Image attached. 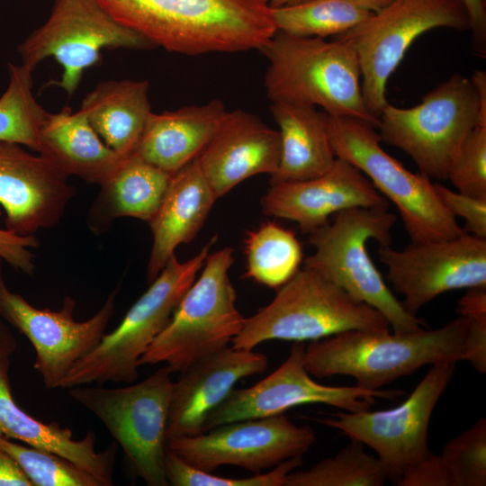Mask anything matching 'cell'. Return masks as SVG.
I'll return each instance as SVG.
<instances>
[{
    "label": "cell",
    "mask_w": 486,
    "mask_h": 486,
    "mask_svg": "<svg viewBox=\"0 0 486 486\" xmlns=\"http://www.w3.org/2000/svg\"><path fill=\"white\" fill-rule=\"evenodd\" d=\"M154 47L184 55L261 50L277 32L265 0H95Z\"/></svg>",
    "instance_id": "obj_1"
},
{
    "label": "cell",
    "mask_w": 486,
    "mask_h": 486,
    "mask_svg": "<svg viewBox=\"0 0 486 486\" xmlns=\"http://www.w3.org/2000/svg\"><path fill=\"white\" fill-rule=\"evenodd\" d=\"M468 323V318L459 315L436 329L347 330L311 341L303 363L317 378L351 376L361 388L381 390L424 365L464 361Z\"/></svg>",
    "instance_id": "obj_2"
},
{
    "label": "cell",
    "mask_w": 486,
    "mask_h": 486,
    "mask_svg": "<svg viewBox=\"0 0 486 486\" xmlns=\"http://www.w3.org/2000/svg\"><path fill=\"white\" fill-rule=\"evenodd\" d=\"M268 60L264 85L272 103L320 106L328 115L379 120L364 103L361 69L346 41L276 32L260 50Z\"/></svg>",
    "instance_id": "obj_3"
},
{
    "label": "cell",
    "mask_w": 486,
    "mask_h": 486,
    "mask_svg": "<svg viewBox=\"0 0 486 486\" xmlns=\"http://www.w3.org/2000/svg\"><path fill=\"white\" fill-rule=\"evenodd\" d=\"M486 122V73L454 75L428 92L420 104H388L379 116L381 140L409 155L419 173L446 180L467 135Z\"/></svg>",
    "instance_id": "obj_4"
},
{
    "label": "cell",
    "mask_w": 486,
    "mask_h": 486,
    "mask_svg": "<svg viewBox=\"0 0 486 486\" xmlns=\"http://www.w3.org/2000/svg\"><path fill=\"white\" fill-rule=\"evenodd\" d=\"M396 220V215L383 208L342 211L309 234L308 241L315 250L304 259V266L318 271L356 301L374 308L393 332L405 333L419 330L425 324L396 298L366 247L369 239L380 247L391 246Z\"/></svg>",
    "instance_id": "obj_5"
},
{
    "label": "cell",
    "mask_w": 486,
    "mask_h": 486,
    "mask_svg": "<svg viewBox=\"0 0 486 486\" xmlns=\"http://www.w3.org/2000/svg\"><path fill=\"white\" fill-rule=\"evenodd\" d=\"M374 308L357 302L318 271L303 267L273 301L247 318L231 346L254 349L268 340L316 341L352 329H389Z\"/></svg>",
    "instance_id": "obj_6"
},
{
    "label": "cell",
    "mask_w": 486,
    "mask_h": 486,
    "mask_svg": "<svg viewBox=\"0 0 486 486\" xmlns=\"http://www.w3.org/2000/svg\"><path fill=\"white\" fill-rule=\"evenodd\" d=\"M217 236L190 259L172 256L148 289L130 307L121 323L79 359L60 388L105 382H134L141 356L169 323L181 299L194 282Z\"/></svg>",
    "instance_id": "obj_7"
},
{
    "label": "cell",
    "mask_w": 486,
    "mask_h": 486,
    "mask_svg": "<svg viewBox=\"0 0 486 486\" xmlns=\"http://www.w3.org/2000/svg\"><path fill=\"white\" fill-rule=\"evenodd\" d=\"M233 249L209 254L199 278L176 306L171 320L141 356L139 364L164 363L172 373L231 344L245 325L229 276Z\"/></svg>",
    "instance_id": "obj_8"
},
{
    "label": "cell",
    "mask_w": 486,
    "mask_h": 486,
    "mask_svg": "<svg viewBox=\"0 0 486 486\" xmlns=\"http://www.w3.org/2000/svg\"><path fill=\"white\" fill-rule=\"evenodd\" d=\"M328 136L336 158L357 167L398 209L411 242L448 239L464 230L438 199L431 179L412 173L381 147L370 122L328 115Z\"/></svg>",
    "instance_id": "obj_9"
},
{
    "label": "cell",
    "mask_w": 486,
    "mask_h": 486,
    "mask_svg": "<svg viewBox=\"0 0 486 486\" xmlns=\"http://www.w3.org/2000/svg\"><path fill=\"white\" fill-rule=\"evenodd\" d=\"M171 373L165 366L121 388L85 384L68 389L71 399L102 421L134 474L148 486L169 485L165 463Z\"/></svg>",
    "instance_id": "obj_10"
},
{
    "label": "cell",
    "mask_w": 486,
    "mask_h": 486,
    "mask_svg": "<svg viewBox=\"0 0 486 486\" xmlns=\"http://www.w3.org/2000/svg\"><path fill=\"white\" fill-rule=\"evenodd\" d=\"M436 28L470 29L463 0H395L335 37L355 50L364 100L376 119L389 104L386 85L408 49L418 36Z\"/></svg>",
    "instance_id": "obj_11"
},
{
    "label": "cell",
    "mask_w": 486,
    "mask_h": 486,
    "mask_svg": "<svg viewBox=\"0 0 486 486\" xmlns=\"http://www.w3.org/2000/svg\"><path fill=\"white\" fill-rule=\"evenodd\" d=\"M154 47L143 36L114 20L95 0H54L47 21L19 44L24 67L34 71L47 58L62 68L52 83L68 96L85 72L97 64L104 50H143Z\"/></svg>",
    "instance_id": "obj_12"
},
{
    "label": "cell",
    "mask_w": 486,
    "mask_h": 486,
    "mask_svg": "<svg viewBox=\"0 0 486 486\" xmlns=\"http://www.w3.org/2000/svg\"><path fill=\"white\" fill-rule=\"evenodd\" d=\"M455 365L451 361L433 364L409 397L395 408L338 411L314 420L372 448L388 479L396 482L409 465L431 454L428 444L429 421Z\"/></svg>",
    "instance_id": "obj_13"
},
{
    "label": "cell",
    "mask_w": 486,
    "mask_h": 486,
    "mask_svg": "<svg viewBox=\"0 0 486 486\" xmlns=\"http://www.w3.org/2000/svg\"><path fill=\"white\" fill-rule=\"evenodd\" d=\"M316 440L310 427H299L283 413L230 422L197 436L173 438L166 442V447L205 472L230 464L259 473L288 459L302 457Z\"/></svg>",
    "instance_id": "obj_14"
},
{
    "label": "cell",
    "mask_w": 486,
    "mask_h": 486,
    "mask_svg": "<svg viewBox=\"0 0 486 486\" xmlns=\"http://www.w3.org/2000/svg\"><path fill=\"white\" fill-rule=\"evenodd\" d=\"M0 258V317L22 332L36 353L34 369L49 390L60 388L74 364L102 339L115 310L119 288L107 297L100 310L85 321L73 318L76 301L63 300L58 310L39 309L5 285Z\"/></svg>",
    "instance_id": "obj_15"
},
{
    "label": "cell",
    "mask_w": 486,
    "mask_h": 486,
    "mask_svg": "<svg viewBox=\"0 0 486 486\" xmlns=\"http://www.w3.org/2000/svg\"><path fill=\"white\" fill-rule=\"evenodd\" d=\"M305 347L295 342L284 362L251 387L234 389L209 415L204 432L230 422L278 414L304 404H327L341 410H369L376 398L396 400L399 390H367L355 386H329L315 382L303 363Z\"/></svg>",
    "instance_id": "obj_16"
},
{
    "label": "cell",
    "mask_w": 486,
    "mask_h": 486,
    "mask_svg": "<svg viewBox=\"0 0 486 486\" xmlns=\"http://www.w3.org/2000/svg\"><path fill=\"white\" fill-rule=\"evenodd\" d=\"M386 278L406 310L417 312L438 295L486 287V239L464 232L438 241L411 242L400 250L380 247Z\"/></svg>",
    "instance_id": "obj_17"
},
{
    "label": "cell",
    "mask_w": 486,
    "mask_h": 486,
    "mask_svg": "<svg viewBox=\"0 0 486 486\" xmlns=\"http://www.w3.org/2000/svg\"><path fill=\"white\" fill-rule=\"evenodd\" d=\"M50 159L0 142V205L7 230L21 236L55 227L76 189Z\"/></svg>",
    "instance_id": "obj_18"
},
{
    "label": "cell",
    "mask_w": 486,
    "mask_h": 486,
    "mask_svg": "<svg viewBox=\"0 0 486 486\" xmlns=\"http://www.w3.org/2000/svg\"><path fill=\"white\" fill-rule=\"evenodd\" d=\"M260 203L266 215L292 220L308 235L342 211L389 207V201L370 180L339 158L319 176L271 184Z\"/></svg>",
    "instance_id": "obj_19"
},
{
    "label": "cell",
    "mask_w": 486,
    "mask_h": 486,
    "mask_svg": "<svg viewBox=\"0 0 486 486\" xmlns=\"http://www.w3.org/2000/svg\"><path fill=\"white\" fill-rule=\"evenodd\" d=\"M266 355L253 349L226 346L179 372L173 384L166 424V442L204 432L209 415L236 383L266 370Z\"/></svg>",
    "instance_id": "obj_20"
},
{
    "label": "cell",
    "mask_w": 486,
    "mask_h": 486,
    "mask_svg": "<svg viewBox=\"0 0 486 486\" xmlns=\"http://www.w3.org/2000/svg\"><path fill=\"white\" fill-rule=\"evenodd\" d=\"M280 156L279 131L256 115L237 109L227 112L196 158L219 199L249 177L259 174L271 176L278 167Z\"/></svg>",
    "instance_id": "obj_21"
},
{
    "label": "cell",
    "mask_w": 486,
    "mask_h": 486,
    "mask_svg": "<svg viewBox=\"0 0 486 486\" xmlns=\"http://www.w3.org/2000/svg\"><path fill=\"white\" fill-rule=\"evenodd\" d=\"M8 356L0 355V436L62 456L88 472L103 486H112L117 443L113 441L107 449L97 452L93 431L76 440L69 428L56 422L44 423L21 409L11 391Z\"/></svg>",
    "instance_id": "obj_22"
},
{
    "label": "cell",
    "mask_w": 486,
    "mask_h": 486,
    "mask_svg": "<svg viewBox=\"0 0 486 486\" xmlns=\"http://www.w3.org/2000/svg\"><path fill=\"white\" fill-rule=\"evenodd\" d=\"M216 200L196 158L172 175L162 202L148 222L153 236L147 266L149 284L176 248L196 237Z\"/></svg>",
    "instance_id": "obj_23"
},
{
    "label": "cell",
    "mask_w": 486,
    "mask_h": 486,
    "mask_svg": "<svg viewBox=\"0 0 486 486\" xmlns=\"http://www.w3.org/2000/svg\"><path fill=\"white\" fill-rule=\"evenodd\" d=\"M227 112L220 99L160 113L151 112L134 152L173 175L198 157Z\"/></svg>",
    "instance_id": "obj_24"
},
{
    "label": "cell",
    "mask_w": 486,
    "mask_h": 486,
    "mask_svg": "<svg viewBox=\"0 0 486 486\" xmlns=\"http://www.w3.org/2000/svg\"><path fill=\"white\" fill-rule=\"evenodd\" d=\"M38 153L68 176L99 185L125 158L104 143L82 112H73L68 106L48 112L40 131Z\"/></svg>",
    "instance_id": "obj_25"
},
{
    "label": "cell",
    "mask_w": 486,
    "mask_h": 486,
    "mask_svg": "<svg viewBox=\"0 0 486 486\" xmlns=\"http://www.w3.org/2000/svg\"><path fill=\"white\" fill-rule=\"evenodd\" d=\"M270 111L281 140L280 161L270 184L325 173L336 159L328 136V114L315 106L285 102L272 103Z\"/></svg>",
    "instance_id": "obj_26"
},
{
    "label": "cell",
    "mask_w": 486,
    "mask_h": 486,
    "mask_svg": "<svg viewBox=\"0 0 486 486\" xmlns=\"http://www.w3.org/2000/svg\"><path fill=\"white\" fill-rule=\"evenodd\" d=\"M171 176L135 152L125 157L114 173L100 185L87 216L89 230L100 235L114 220L122 217L148 223L162 202Z\"/></svg>",
    "instance_id": "obj_27"
},
{
    "label": "cell",
    "mask_w": 486,
    "mask_h": 486,
    "mask_svg": "<svg viewBox=\"0 0 486 486\" xmlns=\"http://www.w3.org/2000/svg\"><path fill=\"white\" fill-rule=\"evenodd\" d=\"M147 80H105L83 99L79 109L104 141L121 156L133 153L151 112Z\"/></svg>",
    "instance_id": "obj_28"
},
{
    "label": "cell",
    "mask_w": 486,
    "mask_h": 486,
    "mask_svg": "<svg viewBox=\"0 0 486 486\" xmlns=\"http://www.w3.org/2000/svg\"><path fill=\"white\" fill-rule=\"evenodd\" d=\"M245 278L278 289L299 270L303 259L295 233L268 221L248 230L245 238Z\"/></svg>",
    "instance_id": "obj_29"
},
{
    "label": "cell",
    "mask_w": 486,
    "mask_h": 486,
    "mask_svg": "<svg viewBox=\"0 0 486 486\" xmlns=\"http://www.w3.org/2000/svg\"><path fill=\"white\" fill-rule=\"evenodd\" d=\"M32 70L8 63V85L0 96V142L39 150L40 131L48 112L32 93Z\"/></svg>",
    "instance_id": "obj_30"
},
{
    "label": "cell",
    "mask_w": 486,
    "mask_h": 486,
    "mask_svg": "<svg viewBox=\"0 0 486 486\" xmlns=\"http://www.w3.org/2000/svg\"><path fill=\"white\" fill-rule=\"evenodd\" d=\"M373 13L351 0H306L273 9L278 32L302 37L338 36Z\"/></svg>",
    "instance_id": "obj_31"
},
{
    "label": "cell",
    "mask_w": 486,
    "mask_h": 486,
    "mask_svg": "<svg viewBox=\"0 0 486 486\" xmlns=\"http://www.w3.org/2000/svg\"><path fill=\"white\" fill-rule=\"evenodd\" d=\"M364 444L351 439L333 457L308 470L291 472L284 486H382L388 479L377 457L366 453Z\"/></svg>",
    "instance_id": "obj_32"
},
{
    "label": "cell",
    "mask_w": 486,
    "mask_h": 486,
    "mask_svg": "<svg viewBox=\"0 0 486 486\" xmlns=\"http://www.w3.org/2000/svg\"><path fill=\"white\" fill-rule=\"evenodd\" d=\"M0 449L16 462L32 486H103L88 472L51 452L2 436Z\"/></svg>",
    "instance_id": "obj_33"
},
{
    "label": "cell",
    "mask_w": 486,
    "mask_h": 486,
    "mask_svg": "<svg viewBox=\"0 0 486 486\" xmlns=\"http://www.w3.org/2000/svg\"><path fill=\"white\" fill-rule=\"evenodd\" d=\"M454 486L486 485V419L449 440L440 454Z\"/></svg>",
    "instance_id": "obj_34"
},
{
    "label": "cell",
    "mask_w": 486,
    "mask_h": 486,
    "mask_svg": "<svg viewBox=\"0 0 486 486\" xmlns=\"http://www.w3.org/2000/svg\"><path fill=\"white\" fill-rule=\"evenodd\" d=\"M302 464V457L288 459L266 473L247 478H227L194 468L166 450V473L173 486H284L287 475Z\"/></svg>",
    "instance_id": "obj_35"
},
{
    "label": "cell",
    "mask_w": 486,
    "mask_h": 486,
    "mask_svg": "<svg viewBox=\"0 0 486 486\" xmlns=\"http://www.w3.org/2000/svg\"><path fill=\"white\" fill-rule=\"evenodd\" d=\"M456 191L486 199V122H480L464 140L448 174Z\"/></svg>",
    "instance_id": "obj_36"
},
{
    "label": "cell",
    "mask_w": 486,
    "mask_h": 486,
    "mask_svg": "<svg viewBox=\"0 0 486 486\" xmlns=\"http://www.w3.org/2000/svg\"><path fill=\"white\" fill-rule=\"evenodd\" d=\"M436 194L445 208L456 219L464 220V232L486 239V199L472 197L434 184Z\"/></svg>",
    "instance_id": "obj_37"
},
{
    "label": "cell",
    "mask_w": 486,
    "mask_h": 486,
    "mask_svg": "<svg viewBox=\"0 0 486 486\" xmlns=\"http://www.w3.org/2000/svg\"><path fill=\"white\" fill-rule=\"evenodd\" d=\"M398 486H454L440 454H429L409 465L395 483Z\"/></svg>",
    "instance_id": "obj_38"
},
{
    "label": "cell",
    "mask_w": 486,
    "mask_h": 486,
    "mask_svg": "<svg viewBox=\"0 0 486 486\" xmlns=\"http://www.w3.org/2000/svg\"><path fill=\"white\" fill-rule=\"evenodd\" d=\"M32 236H21L7 229H0V258L24 274L34 271V256L32 248L39 246Z\"/></svg>",
    "instance_id": "obj_39"
},
{
    "label": "cell",
    "mask_w": 486,
    "mask_h": 486,
    "mask_svg": "<svg viewBox=\"0 0 486 486\" xmlns=\"http://www.w3.org/2000/svg\"><path fill=\"white\" fill-rule=\"evenodd\" d=\"M464 360L481 374L486 372V317L468 319Z\"/></svg>",
    "instance_id": "obj_40"
},
{
    "label": "cell",
    "mask_w": 486,
    "mask_h": 486,
    "mask_svg": "<svg viewBox=\"0 0 486 486\" xmlns=\"http://www.w3.org/2000/svg\"><path fill=\"white\" fill-rule=\"evenodd\" d=\"M466 8L473 48L480 55L486 54V4L485 0H463Z\"/></svg>",
    "instance_id": "obj_41"
},
{
    "label": "cell",
    "mask_w": 486,
    "mask_h": 486,
    "mask_svg": "<svg viewBox=\"0 0 486 486\" xmlns=\"http://www.w3.org/2000/svg\"><path fill=\"white\" fill-rule=\"evenodd\" d=\"M466 293L458 301L457 313L468 319L486 317V287L467 289Z\"/></svg>",
    "instance_id": "obj_42"
},
{
    "label": "cell",
    "mask_w": 486,
    "mask_h": 486,
    "mask_svg": "<svg viewBox=\"0 0 486 486\" xmlns=\"http://www.w3.org/2000/svg\"><path fill=\"white\" fill-rule=\"evenodd\" d=\"M0 486H32L16 462L1 449Z\"/></svg>",
    "instance_id": "obj_43"
},
{
    "label": "cell",
    "mask_w": 486,
    "mask_h": 486,
    "mask_svg": "<svg viewBox=\"0 0 486 486\" xmlns=\"http://www.w3.org/2000/svg\"><path fill=\"white\" fill-rule=\"evenodd\" d=\"M16 348V342L14 336L3 323L0 317V355L9 356Z\"/></svg>",
    "instance_id": "obj_44"
},
{
    "label": "cell",
    "mask_w": 486,
    "mask_h": 486,
    "mask_svg": "<svg viewBox=\"0 0 486 486\" xmlns=\"http://www.w3.org/2000/svg\"><path fill=\"white\" fill-rule=\"evenodd\" d=\"M364 9L376 13L390 5L395 0H351Z\"/></svg>",
    "instance_id": "obj_45"
},
{
    "label": "cell",
    "mask_w": 486,
    "mask_h": 486,
    "mask_svg": "<svg viewBox=\"0 0 486 486\" xmlns=\"http://www.w3.org/2000/svg\"><path fill=\"white\" fill-rule=\"evenodd\" d=\"M267 5L272 8H280L284 6L292 5L302 3L306 0H265Z\"/></svg>",
    "instance_id": "obj_46"
}]
</instances>
